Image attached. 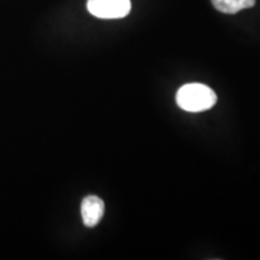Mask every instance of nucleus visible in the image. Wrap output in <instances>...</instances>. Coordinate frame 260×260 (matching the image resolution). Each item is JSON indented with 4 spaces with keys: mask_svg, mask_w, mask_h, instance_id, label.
<instances>
[{
    "mask_svg": "<svg viewBox=\"0 0 260 260\" xmlns=\"http://www.w3.org/2000/svg\"><path fill=\"white\" fill-rule=\"evenodd\" d=\"M87 9L98 18L116 19L129 15L132 3L130 0H88Z\"/></svg>",
    "mask_w": 260,
    "mask_h": 260,
    "instance_id": "obj_2",
    "label": "nucleus"
},
{
    "mask_svg": "<svg viewBox=\"0 0 260 260\" xmlns=\"http://www.w3.org/2000/svg\"><path fill=\"white\" fill-rule=\"evenodd\" d=\"M211 2L214 9L228 15L237 14L243 9L253 8L255 5V0H211Z\"/></svg>",
    "mask_w": 260,
    "mask_h": 260,
    "instance_id": "obj_4",
    "label": "nucleus"
},
{
    "mask_svg": "<svg viewBox=\"0 0 260 260\" xmlns=\"http://www.w3.org/2000/svg\"><path fill=\"white\" fill-rule=\"evenodd\" d=\"M176 103L184 111L201 112L216 105L217 95L205 84L188 83L178 89Z\"/></svg>",
    "mask_w": 260,
    "mask_h": 260,
    "instance_id": "obj_1",
    "label": "nucleus"
},
{
    "mask_svg": "<svg viewBox=\"0 0 260 260\" xmlns=\"http://www.w3.org/2000/svg\"><path fill=\"white\" fill-rule=\"evenodd\" d=\"M105 212V204L95 195H89L82 200L81 204V214L83 224L88 228H94L102 220Z\"/></svg>",
    "mask_w": 260,
    "mask_h": 260,
    "instance_id": "obj_3",
    "label": "nucleus"
}]
</instances>
